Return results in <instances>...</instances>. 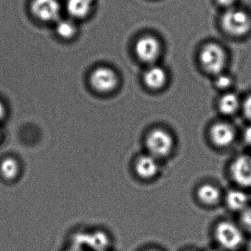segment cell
Masks as SVG:
<instances>
[{
	"instance_id": "cell-22",
	"label": "cell",
	"mask_w": 251,
	"mask_h": 251,
	"mask_svg": "<svg viewBox=\"0 0 251 251\" xmlns=\"http://www.w3.org/2000/svg\"><path fill=\"white\" fill-rule=\"evenodd\" d=\"M236 0H217L219 5L225 8L229 9V8H233V4H234Z\"/></svg>"
},
{
	"instance_id": "cell-21",
	"label": "cell",
	"mask_w": 251,
	"mask_h": 251,
	"mask_svg": "<svg viewBox=\"0 0 251 251\" xmlns=\"http://www.w3.org/2000/svg\"><path fill=\"white\" fill-rule=\"evenodd\" d=\"M241 106H242L244 115L251 122V95L245 98Z\"/></svg>"
},
{
	"instance_id": "cell-15",
	"label": "cell",
	"mask_w": 251,
	"mask_h": 251,
	"mask_svg": "<svg viewBox=\"0 0 251 251\" xmlns=\"http://www.w3.org/2000/svg\"><path fill=\"white\" fill-rule=\"evenodd\" d=\"M197 195L202 203L212 205L219 202L221 194L218 188L216 186L211 184H203L198 189Z\"/></svg>"
},
{
	"instance_id": "cell-13",
	"label": "cell",
	"mask_w": 251,
	"mask_h": 251,
	"mask_svg": "<svg viewBox=\"0 0 251 251\" xmlns=\"http://www.w3.org/2000/svg\"><path fill=\"white\" fill-rule=\"evenodd\" d=\"M145 84L152 89H161L167 81V75L161 67H151L144 75Z\"/></svg>"
},
{
	"instance_id": "cell-10",
	"label": "cell",
	"mask_w": 251,
	"mask_h": 251,
	"mask_svg": "<svg viewBox=\"0 0 251 251\" xmlns=\"http://www.w3.org/2000/svg\"><path fill=\"white\" fill-rule=\"evenodd\" d=\"M210 137L216 146L226 148L234 142L236 132L227 123H216L211 127Z\"/></svg>"
},
{
	"instance_id": "cell-12",
	"label": "cell",
	"mask_w": 251,
	"mask_h": 251,
	"mask_svg": "<svg viewBox=\"0 0 251 251\" xmlns=\"http://www.w3.org/2000/svg\"><path fill=\"white\" fill-rule=\"evenodd\" d=\"M93 7V0H67L66 8L69 15L73 19L81 20L90 14Z\"/></svg>"
},
{
	"instance_id": "cell-7",
	"label": "cell",
	"mask_w": 251,
	"mask_h": 251,
	"mask_svg": "<svg viewBox=\"0 0 251 251\" xmlns=\"http://www.w3.org/2000/svg\"><path fill=\"white\" fill-rule=\"evenodd\" d=\"M232 178L242 187H251V156L240 155L230 166Z\"/></svg>"
},
{
	"instance_id": "cell-2",
	"label": "cell",
	"mask_w": 251,
	"mask_h": 251,
	"mask_svg": "<svg viewBox=\"0 0 251 251\" xmlns=\"http://www.w3.org/2000/svg\"><path fill=\"white\" fill-rule=\"evenodd\" d=\"M173 136L163 129H155L147 136V149L150 155L156 158L168 155L173 151Z\"/></svg>"
},
{
	"instance_id": "cell-17",
	"label": "cell",
	"mask_w": 251,
	"mask_h": 251,
	"mask_svg": "<svg viewBox=\"0 0 251 251\" xmlns=\"http://www.w3.org/2000/svg\"><path fill=\"white\" fill-rule=\"evenodd\" d=\"M0 172L5 179L12 180L18 176L20 165L14 158H5L0 164Z\"/></svg>"
},
{
	"instance_id": "cell-26",
	"label": "cell",
	"mask_w": 251,
	"mask_h": 251,
	"mask_svg": "<svg viewBox=\"0 0 251 251\" xmlns=\"http://www.w3.org/2000/svg\"></svg>"
},
{
	"instance_id": "cell-9",
	"label": "cell",
	"mask_w": 251,
	"mask_h": 251,
	"mask_svg": "<svg viewBox=\"0 0 251 251\" xmlns=\"http://www.w3.org/2000/svg\"><path fill=\"white\" fill-rule=\"evenodd\" d=\"M74 244L83 248L86 247L94 251H105L109 245V239L105 233L101 231L81 233L77 235Z\"/></svg>"
},
{
	"instance_id": "cell-8",
	"label": "cell",
	"mask_w": 251,
	"mask_h": 251,
	"mask_svg": "<svg viewBox=\"0 0 251 251\" xmlns=\"http://www.w3.org/2000/svg\"><path fill=\"white\" fill-rule=\"evenodd\" d=\"M136 53L138 58L148 64L155 62L161 52L159 42L152 36H144L136 42Z\"/></svg>"
},
{
	"instance_id": "cell-1",
	"label": "cell",
	"mask_w": 251,
	"mask_h": 251,
	"mask_svg": "<svg viewBox=\"0 0 251 251\" xmlns=\"http://www.w3.org/2000/svg\"><path fill=\"white\" fill-rule=\"evenodd\" d=\"M222 25L223 29L232 36H244L251 30V19L242 10L229 8L222 18Z\"/></svg>"
},
{
	"instance_id": "cell-25",
	"label": "cell",
	"mask_w": 251,
	"mask_h": 251,
	"mask_svg": "<svg viewBox=\"0 0 251 251\" xmlns=\"http://www.w3.org/2000/svg\"><path fill=\"white\" fill-rule=\"evenodd\" d=\"M5 114V107H4L3 104L0 102V121L4 118Z\"/></svg>"
},
{
	"instance_id": "cell-5",
	"label": "cell",
	"mask_w": 251,
	"mask_h": 251,
	"mask_svg": "<svg viewBox=\"0 0 251 251\" xmlns=\"http://www.w3.org/2000/svg\"><path fill=\"white\" fill-rule=\"evenodd\" d=\"M31 11L42 22H58L61 15V5L58 0H33Z\"/></svg>"
},
{
	"instance_id": "cell-27",
	"label": "cell",
	"mask_w": 251,
	"mask_h": 251,
	"mask_svg": "<svg viewBox=\"0 0 251 251\" xmlns=\"http://www.w3.org/2000/svg\"></svg>"
},
{
	"instance_id": "cell-4",
	"label": "cell",
	"mask_w": 251,
	"mask_h": 251,
	"mask_svg": "<svg viewBox=\"0 0 251 251\" xmlns=\"http://www.w3.org/2000/svg\"><path fill=\"white\" fill-rule=\"evenodd\" d=\"M215 236L218 243L226 249H236L244 241L242 230L230 222H222L215 229Z\"/></svg>"
},
{
	"instance_id": "cell-19",
	"label": "cell",
	"mask_w": 251,
	"mask_h": 251,
	"mask_svg": "<svg viewBox=\"0 0 251 251\" xmlns=\"http://www.w3.org/2000/svg\"><path fill=\"white\" fill-rule=\"evenodd\" d=\"M240 220L244 229L251 233V205L242 211Z\"/></svg>"
},
{
	"instance_id": "cell-23",
	"label": "cell",
	"mask_w": 251,
	"mask_h": 251,
	"mask_svg": "<svg viewBox=\"0 0 251 251\" xmlns=\"http://www.w3.org/2000/svg\"><path fill=\"white\" fill-rule=\"evenodd\" d=\"M244 137H245V142H246L248 145H249L250 146H251V126H250L249 127H248V128L245 130Z\"/></svg>"
},
{
	"instance_id": "cell-20",
	"label": "cell",
	"mask_w": 251,
	"mask_h": 251,
	"mask_svg": "<svg viewBox=\"0 0 251 251\" xmlns=\"http://www.w3.org/2000/svg\"><path fill=\"white\" fill-rule=\"evenodd\" d=\"M232 83V79L227 75L223 74V73L216 75L215 85L218 89H226L230 86Z\"/></svg>"
},
{
	"instance_id": "cell-24",
	"label": "cell",
	"mask_w": 251,
	"mask_h": 251,
	"mask_svg": "<svg viewBox=\"0 0 251 251\" xmlns=\"http://www.w3.org/2000/svg\"><path fill=\"white\" fill-rule=\"evenodd\" d=\"M67 251H84V249L82 247L79 246V245L73 244V246L69 248Z\"/></svg>"
},
{
	"instance_id": "cell-3",
	"label": "cell",
	"mask_w": 251,
	"mask_h": 251,
	"mask_svg": "<svg viewBox=\"0 0 251 251\" xmlns=\"http://www.w3.org/2000/svg\"><path fill=\"white\" fill-rule=\"evenodd\" d=\"M201 61L205 70L217 75L223 73L226 67V53L219 45L208 44L201 51Z\"/></svg>"
},
{
	"instance_id": "cell-6",
	"label": "cell",
	"mask_w": 251,
	"mask_h": 251,
	"mask_svg": "<svg viewBox=\"0 0 251 251\" xmlns=\"http://www.w3.org/2000/svg\"><path fill=\"white\" fill-rule=\"evenodd\" d=\"M90 82L95 90L102 93H108L117 87L118 78L111 69L100 67L92 73Z\"/></svg>"
},
{
	"instance_id": "cell-14",
	"label": "cell",
	"mask_w": 251,
	"mask_h": 251,
	"mask_svg": "<svg viewBox=\"0 0 251 251\" xmlns=\"http://www.w3.org/2000/svg\"><path fill=\"white\" fill-rule=\"evenodd\" d=\"M226 203L233 211H241L248 206L249 198L245 192L241 190H231L226 195Z\"/></svg>"
},
{
	"instance_id": "cell-18",
	"label": "cell",
	"mask_w": 251,
	"mask_h": 251,
	"mask_svg": "<svg viewBox=\"0 0 251 251\" xmlns=\"http://www.w3.org/2000/svg\"><path fill=\"white\" fill-rule=\"evenodd\" d=\"M57 34L64 39H72L75 35L77 27L71 20H59L56 23Z\"/></svg>"
},
{
	"instance_id": "cell-11",
	"label": "cell",
	"mask_w": 251,
	"mask_h": 251,
	"mask_svg": "<svg viewBox=\"0 0 251 251\" xmlns=\"http://www.w3.org/2000/svg\"><path fill=\"white\" fill-rule=\"evenodd\" d=\"M159 170L158 160L151 155H142L136 163V172L142 178L150 179L156 176Z\"/></svg>"
},
{
	"instance_id": "cell-16",
	"label": "cell",
	"mask_w": 251,
	"mask_h": 251,
	"mask_svg": "<svg viewBox=\"0 0 251 251\" xmlns=\"http://www.w3.org/2000/svg\"><path fill=\"white\" fill-rule=\"evenodd\" d=\"M240 101L237 95L227 93L223 95L219 101V109L225 115H232L239 110Z\"/></svg>"
}]
</instances>
